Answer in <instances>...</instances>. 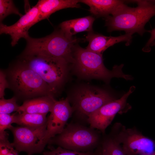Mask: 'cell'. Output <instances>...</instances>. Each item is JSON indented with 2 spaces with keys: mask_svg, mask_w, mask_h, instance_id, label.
<instances>
[{
  "mask_svg": "<svg viewBox=\"0 0 155 155\" xmlns=\"http://www.w3.org/2000/svg\"><path fill=\"white\" fill-rule=\"evenodd\" d=\"M134 89L135 87L131 86L120 98L104 105L91 114L87 120L90 127L100 131L103 135L105 134L106 129L116 115L126 112L130 108L127 100Z\"/></svg>",
  "mask_w": 155,
  "mask_h": 155,
  "instance_id": "10",
  "label": "cell"
},
{
  "mask_svg": "<svg viewBox=\"0 0 155 155\" xmlns=\"http://www.w3.org/2000/svg\"><path fill=\"white\" fill-rule=\"evenodd\" d=\"M80 2L90 7L89 11L97 17L106 18L114 14L124 4V1L117 0H81Z\"/></svg>",
  "mask_w": 155,
  "mask_h": 155,
  "instance_id": "14",
  "label": "cell"
},
{
  "mask_svg": "<svg viewBox=\"0 0 155 155\" xmlns=\"http://www.w3.org/2000/svg\"><path fill=\"white\" fill-rule=\"evenodd\" d=\"M18 59L39 75L55 95L66 82L70 63L64 59L38 55L22 54Z\"/></svg>",
  "mask_w": 155,
  "mask_h": 155,
  "instance_id": "5",
  "label": "cell"
},
{
  "mask_svg": "<svg viewBox=\"0 0 155 155\" xmlns=\"http://www.w3.org/2000/svg\"><path fill=\"white\" fill-rule=\"evenodd\" d=\"M109 134L122 144L127 155H148L155 151V140L144 135L135 128L126 129L116 123Z\"/></svg>",
  "mask_w": 155,
  "mask_h": 155,
  "instance_id": "8",
  "label": "cell"
},
{
  "mask_svg": "<svg viewBox=\"0 0 155 155\" xmlns=\"http://www.w3.org/2000/svg\"><path fill=\"white\" fill-rule=\"evenodd\" d=\"M79 0H40L36 4L39 14L38 22L48 18L53 13L60 10L69 8H78Z\"/></svg>",
  "mask_w": 155,
  "mask_h": 155,
  "instance_id": "16",
  "label": "cell"
},
{
  "mask_svg": "<svg viewBox=\"0 0 155 155\" xmlns=\"http://www.w3.org/2000/svg\"><path fill=\"white\" fill-rule=\"evenodd\" d=\"M101 133L100 131L90 126L71 122L65 127L61 133L50 139L48 144L56 145L78 152L93 151L101 144L102 138Z\"/></svg>",
  "mask_w": 155,
  "mask_h": 155,
  "instance_id": "6",
  "label": "cell"
},
{
  "mask_svg": "<svg viewBox=\"0 0 155 155\" xmlns=\"http://www.w3.org/2000/svg\"><path fill=\"white\" fill-rule=\"evenodd\" d=\"M151 34L150 38L148 40L143 50L145 51H149L150 50L151 44L152 43L155 41V28L151 30L148 31Z\"/></svg>",
  "mask_w": 155,
  "mask_h": 155,
  "instance_id": "26",
  "label": "cell"
},
{
  "mask_svg": "<svg viewBox=\"0 0 155 155\" xmlns=\"http://www.w3.org/2000/svg\"><path fill=\"white\" fill-rule=\"evenodd\" d=\"M39 14L38 7L36 4L27 11L14 24L8 26L0 23V33L9 35L11 39V45L14 46L20 38H23L26 40L30 36L28 30L38 22Z\"/></svg>",
  "mask_w": 155,
  "mask_h": 155,
  "instance_id": "12",
  "label": "cell"
},
{
  "mask_svg": "<svg viewBox=\"0 0 155 155\" xmlns=\"http://www.w3.org/2000/svg\"><path fill=\"white\" fill-rule=\"evenodd\" d=\"M9 88V85L7 79L5 71L2 70L0 71V98H4L5 90Z\"/></svg>",
  "mask_w": 155,
  "mask_h": 155,
  "instance_id": "25",
  "label": "cell"
},
{
  "mask_svg": "<svg viewBox=\"0 0 155 155\" xmlns=\"http://www.w3.org/2000/svg\"><path fill=\"white\" fill-rule=\"evenodd\" d=\"M72 64L77 74L84 78L100 79L107 82L113 77L126 80L132 78L123 72V64L115 65L112 70H109L104 65L102 54L83 48L77 44L74 49Z\"/></svg>",
  "mask_w": 155,
  "mask_h": 155,
  "instance_id": "3",
  "label": "cell"
},
{
  "mask_svg": "<svg viewBox=\"0 0 155 155\" xmlns=\"http://www.w3.org/2000/svg\"><path fill=\"white\" fill-rule=\"evenodd\" d=\"M148 155H155V151L152 153Z\"/></svg>",
  "mask_w": 155,
  "mask_h": 155,
  "instance_id": "29",
  "label": "cell"
},
{
  "mask_svg": "<svg viewBox=\"0 0 155 155\" xmlns=\"http://www.w3.org/2000/svg\"><path fill=\"white\" fill-rule=\"evenodd\" d=\"M48 147L50 150L44 151L42 153L43 155H95V152H80L67 150L60 146L56 148L51 146Z\"/></svg>",
  "mask_w": 155,
  "mask_h": 155,
  "instance_id": "21",
  "label": "cell"
},
{
  "mask_svg": "<svg viewBox=\"0 0 155 155\" xmlns=\"http://www.w3.org/2000/svg\"><path fill=\"white\" fill-rule=\"evenodd\" d=\"M99 146L96 148L95 151V155H104L102 152Z\"/></svg>",
  "mask_w": 155,
  "mask_h": 155,
  "instance_id": "27",
  "label": "cell"
},
{
  "mask_svg": "<svg viewBox=\"0 0 155 155\" xmlns=\"http://www.w3.org/2000/svg\"><path fill=\"white\" fill-rule=\"evenodd\" d=\"M155 46V41L153 42L151 44L150 46Z\"/></svg>",
  "mask_w": 155,
  "mask_h": 155,
  "instance_id": "28",
  "label": "cell"
},
{
  "mask_svg": "<svg viewBox=\"0 0 155 155\" xmlns=\"http://www.w3.org/2000/svg\"><path fill=\"white\" fill-rule=\"evenodd\" d=\"M133 34L127 33L114 37L96 34L93 31L89 32L86 37L85 40L89 43L86 49L95 53L102 54L108 48L115 44L124 41L126 42V45H129Z\"/></svg>",
  "mask_w": 155,
  "mask_h": 155,
  "instance_id": "13",
  "label": "cell"
},
{
  "mask_svg": "<svg viewBox=\"0 0 155 155\" xmlns=\"http://www.w3.org/2000/svg\"><path fill=\"white\" fill-rule=\"evenodd\" d=\"M14 14L21 17L22 15L15 5L11 0H0V22L2 21L8 16Z\"/></svg>",
  "mask_w": 155,
  "mask_h": 155,
  "instance_id": "20",
  "label": "cell"
},
{
  "mask_svg": "<svg viewBox=\"0 0 155 155\" xmlns=\"http://www.w3.org/2000/svg\"><path fill=\"white\" fill-rule=\"evenodd\" d=\"M46 128V124L37 127L12 126L9 129L13 136V146L18 152H25L27 155L42 153L48 144Z\"/></svg>",
  "mask_w": 155,
  "mask_h": 155,
  "instance_id": "9",
  "label": "cell"
},
{
  "mask_svg": "<svg viewBox=\"0 0 155 155\" xmlns=\"http://www.w3.org/2000/svg\"><path fill=\"white\" fill-rule=\"evenodd\" d=\"M18 152L12 143L9 142H3L0 144V155H19Z\"/></svg>",
  "mask_w": 155,
  "mask_h": 155,
  "instance_id": "24",
  "label": "cell"
},
{
  "mask_svg": "<svg viewBox=\"0 0 155 155\" xmlns=\"http://www.w3.org/2000/svg\"><path fill=\"white\" fill-rule=\"evenodd\" d=\"M74 111L67 98L56 100L47 118L46 139L48 143L50 139L63 131Z\"/></svg>",
  "mask_w": 155,
  "mask_h": 155,
  "instance_id": "11",
  "label": "cell"
},
{
  "mask_svg": "<svg viewBox=\"0 0 155 155\" xmlns=\"http://www.w3.org/2000/svg\"><path fill=\"white\" fill-rule=\"evenodd\" d=\"M14 123V115L0 114V139L3 138L7 136V133L5 131L9 129L13 126L11 124Z\"/></svg>",
  "mask_w": 155,
  "mask_h": 155,
  "instance_id": "23",
  "label": "cell"
},
{
  "mask_svg": "<svg viewBox=\"0 0 155 155\" xmlns=\"http://www.w3.org/2000/svg\"><path fill=\"white\" fill-rule=\"evenodd\" d=\"M14 113V123L21 126L37 127L46 124V114L27 113Z\"/></svg>",
  "mask_w": 155,
  "mask_h": 155,
  "instance_id": "18",
  "label": "cell"
},
{
  "mask_svg": "<svg viewBox=\"0 0 155 155\" xmlns=\"http://www.w3.org/2000/svg\"><path fill=\"white\" fill-rule=\"evenodd\" d=\"M56 100L51 96L26 100L20 106L17 112L47 114L51 112Z\"/></svg>",
  "mask_w": 155,
  "mask_h": 155,
  "instance_id": "15",
  "label": "cell"
},
{
  "mask_svg": "<svg viewBox=\"0 0 155 155\" xmlns=\"http://www.w3.org/2000/svg\"><path fill=\"white\" fill-rule=\"evenodd\" d=\"M5 71L9 88L18 100L24 101L55 95L41 78L24 62L18 59Z\"/></svg>",
  "mask_w": 155,
  "mask_h": 155,
  "instance_id": "1",
  "label": "cell"
},
{
  "mask_svg": "<svg viewBox=\"0 0 155 155\" xmlns=\"http://www.w3.org/2000/svg\"><path fill=\"white\" fill-rule=\"evenodd\" d=\"M95 20L94 18L90 16L66 20L60 24L59 29L66 36L71 38L80 32H93L92 25Z\"/></svg>",
  "mask_w": 155,
  "mask_h": 155,
  "instance_id": "17",
  "label": "cell"
},
{
  "mask_svg": "<svg viewBox=\"0 0 155 155\" xmlns=\"http://www.w3.org/2000/svg\"><path fill=\"white\" fill-rule=\"evenodd\" d=\"M135 7L125 4L115 13L106 17L105 26L109 32L124 31L125 33H137L141 36L147 31L144 26L155 16V0H137Z\"/></svg>",
  "mask_w": 155,
  "mask_h": 155,
  "instance_id": "2",
  "label": "cell"
},
{
  "mask_svg": "<svg viewBox=\"0 0 155 155\" xmlns=\"http://www.w3.org/2000/svg\"><path fill=\"white\" fill-rule=\"evenodd\" d=\"M103 135L99 147L104 155H127L121 144L112 137Z\"/></svg>",
  "mask_w": 155,
  "mask_h": 155,
  "instance_id": "19",
  "label": "cell"
},
{
  "mask_svg": "<svg viewBox=\"0 0 155 155\" xmlns=\"http://www.w3.org/2000/svg\"><path fill=\"white\" fill-rule=\"evenodd\" d=\"M26 40V47L21 54L62 58L71 64L74 47L81 40L80 38L67 36L59 29L45 37L34 38L29 36Z\"/></svg>",
  "mask_w": 155,
  "mask_h": 155,
  "instance_id": "4",
  "label": "cell"
},
{
  "mask_svg": "<svg viewBox=\"0 0 155 155\" xmlns=\"http://www.w3.org/2000/svg\"><path fill=\"white\" fill-rule=\"evenodd\" d=\"M18 99L15 96L10 99L4 98L0 100V114H9L14 112H18L20 106L17 103Z\"/></svg>",
  "mask_w": 155,
  "mask_h": 155,
  "instance_id": "22",
  "label": "cell"
},
{
  "mask_svg": "<svg viewBox=\"0 0 155 155\" xmlns=\"http://www.w3.org/2000/svg\"><path fill=\"white\" fill-rule=\"evenodd\" d=\"M116 99L110 93L100 88L89 86L81 87L71 98L74 112L81 120L87 121L89 116L104 105Z\"/></svg>",
  "mask_w": 155,
  "mask_h": 155,
  "instance_id": "7",
  "label": "cell"
}]
</instances>
